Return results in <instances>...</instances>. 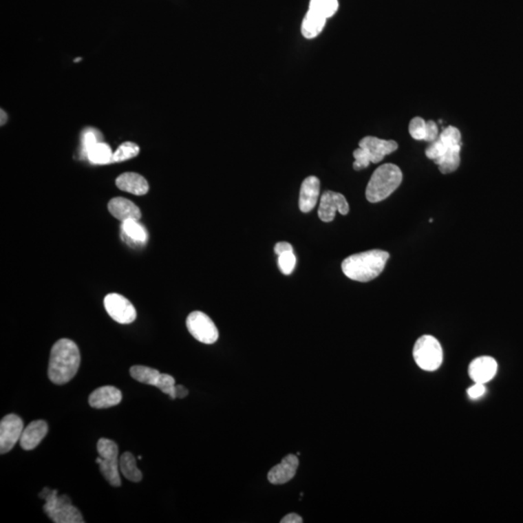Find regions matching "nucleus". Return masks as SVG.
Segmentation results:
<instances>
[{
	"mask_svg": "<svg viewBox=\"0 0 523 523\" xmlns=\"http://www.w3.org/2000/svg\"><path fill=\"white\" fill-rule=\"evenodd\" d=\"M101 142V134L94 128H87L82 136V156L87 158V154L92 151L95 145Z\"/></svg>",
	"mask_w": 523,
	"mask_h": 523,
	"instance_id": "cd10ccee",
	"label": "nucleus"
},
{
	"mask_svg": "<svg viewBox=\"0 0 523 523\" xmlns=\"http://www.w3.org/2000/svg\"><path fill=\"white\" fill-rule=\"evenodd\" d=\"M122 401V394L118 387L104 386L92 392L89 398V405L95 409H106L118 405Z\"/></svg>",
	"mask_w": 523,
	"mask_h": 523,
	"instance_id": "2eb2a0df",
	"label": "nucleus"
},
{
	"mask_svg": "<svg viewBox=\"0 0 523 523\" xmlns=\"http://www.w3.org/2000/svg\"><path fill=\"white\" fill-rule=\"evenodd\" d=\"M409 133L413 139L427 142H434L439 136L438 126L434 120L425 121L420 116H416L410 121Z\"/></svg>",
	"mask_w": 523,
	"mask_h": 523,
	"instance_id": "6ab92c4d",
	"label": "nucleus"
},
{
	"mask_svg": "<svg viewBox=\"0 0 523 523\" xmlns=\"http://www.w3.org/2000/svg\"><path fill=\"white\" fill-rule=\"evenodd\" d=\"M130 374L133 379L136 380L138 382L156 386L157 380H158L161 373L158 370L147 367V366L134 365L130 368Z\"/></svg>",
	"mask_w": 523,
	"mask_h": 523,
	"instance_id": "393cba45",
	"label": "nucleus"
},
{
	"mask_svg": "<svg viewBox=\"0 0 523 523\" xmlns=\"http://www.w3.org/2000/svg\"><path fill=\"white\" fill-rule=\"evenodd\" d=\"M403 175L401 169L394 164H384L373 173L365 196L370 203H378L391 196L403 182Z\"/></svg>",
	"mask_w": 523,
	"mask_h": 523,
	"instance_id": "7ed1b4c3",
	"label": "nucleus"
},
{
	"mask_svg": "<svg viewBox=\"0 0 523 523\" xmlns=\"http://www.w3.org/2000/svg\"><path fill=\"white\" fill-rule=\"evenodd\" d=\"M121 237L130 246H142L147 241V233L138 220H126L121 224Z\"/></svg>",
	"mask_w": 523,
	"mask_h": 523,
	"instance_id": "412c9836",
	"label": "nucleus"
},
{
	"mask_svg": "<svg viewBox=\"0 0 523 523\" xmlns=\"http://www.w3.org/2000/svg\"><path fill=\"white\" fill-rule=\"evenodd\" d=\"M104 306L111 319L120 324H131L136 320V308L131 303L129 299L120 294L107 295L104 299Z\"/></svg>",
	"mask_w": 523,
	"mask_h": 523,
	"instance_id": "9d476101",
	"label": "nucleus"
},
{
	"mask_svg": "<svg viewBox=\"0 0 523 523\" xmlns=\"http://www.w3.org/2000/svg\"><path fill=\"white\" fill-rule=\"evenodd\" d=\"M339 0H310L309 9L319 12L325 18H332L339 10Z\"/></svg>",
	"mask_w": 523,
	"mask_h": 523,
	"instance_id": "a878e982",
	"label": "nucleus"
},
{
	"mask_svg": "<svg viewBox=\"0 0 523 523\" xmlns=\"http://www.w3.org/2000/svg\"><path fill=\"white\" fill-rule=\"evenodd\" d=\"M186 325L192 337L202 343L213 344L220 337L215 323L201 311L190 313L187 317Z\"/></svg>",
	"mask_w": 523,
	"mask_h": 523,
	"instance_id": "1a4fd4ad",
	"label": "nucleus"
},
{
	"mask_svg": "<svg viewBox=\"0 0 523 523\" xmlns=\"http://www.w3.org/2000/svg\"><path fill=\"white\" fill-rule=\"evenodd\" d=\"M82 61V58H78L77 59H75V63H78V61Z\"/></svg>",
	"mask_w": 523,
	"mask_h": 523,
	"instance_id": "c9c22d12",
	"label": "nucleus"
},
{
	"mask_svg": "<svg viewBox=\"0 0 523 523\" xmlns=\"http://www.w3.org/2000/svg\"><path fill=\"white\" fill-rule=\"evenodd\" d=\"M23 422L19 416L10 414L2 418L0 423V453H8L21 439L23 431Z\"/></svg>",
	"mask_w": 523,
	"mask_h": 523,
	"instance_id": "9b49d317",
	"label": "nucleus"
},
{
	"mask_svg": "<svg viewBox=\"0 0 523 523\" xmlns=\"http://www.w3.org/2000/svg\"><path fill=\"white\" fill-rule=\"evenodd\" d=\"M346 215L349 213V204L343 195L334 191H325L321 197L318 215L324 222H332L334 220L335 213Z\"/></svg>",
	"mask_w": 523,
	"mask_h": 523,
	"instance_id": "f8f14e48",
	"label": "nucleus"
},
{
	"mask_svg": "<svg viewBox=\"0 0 523 523\" xmlns=\"http://www.w3.org/2000/svg\"><path fill=\"white\" fill-rule=\"evenodd\" d=\"M398 149V142L392 140H382L372 136L365 137L361 140L359 149L353 152L355 158L353 167L356 171H360L367 168L370 163L381 162L385 156H389Z\"/></svg>",
	"mask_w": 523,
	"mask_h": 523,
	"instance_id": "39448f33",
	"label": "nucleus"
},
{
	"mask_svg": "<svg viewBox=\"0 0 523 523\" xmlns=\"http://www.w3.org/2000/svg\"><path fill=\"white\" fill-rule=\"evenodd\" d=\"M40 498L44 499L45 505L43 510L54 523H84L82 513L73 506L67 495L58 496L56 489L45 487Z\"/></svg>",
	"mask_w": 523,
	"mask_h": 523,
	"instance_id": "20e7f679",
	"label": "nucleus"
},
{
	"mask_svg": "<svg viewBox=\"0 0 523 523\" xmlns=\"http://www.w3.org/2000/svg\"><path fill=\"white\" fill-rule=\"evenodd\" d=\"M138 460H142V456H138Z\"/></svg>",
	"mask_w": 523,
	"mask_h": 523,
	"instance_id": "e433bc0d",
	"label": "nucleus"
},
{
	"mask_svg": "<svg viewBox=\"0 0 523 523\" xmlns=\"http://www.w3.org/2000/svg\"><path fill=\"white\" fill-rule=\"evenodd\" d=\"M116 184L122 191L138 196L147 194L149 189L146 178L136 173H122L116 178Z\"/></svg>",
	"mask_w": 523,
	"mask_h": 523,
	"instance_id": "aec40b11",
	"label": "nucleus"
},
{
	"mask_svg": "<svg viewBox=\"0 0 523 523\" xmlns=\"http://www.w3.org/2000/svg\"><path fill=\"white\" fill-rule=\"evenodd\" d=\"M281 523H301L303 522V518L299 517L297 513H291L289 515H285L284 517L280 520Z\"/></svg>",
	"mask_w": 523,
	"mask_h": 523,
	"instance_id": "473e14b6",
	"label": "nucleus"
},
{
	"mask_svg": "<svg viewBox=\"0 0 523 523\" xmlns=\"http://www.w3.org/2000/svg\"><path fill=\"white\" fill-rule=\"evenodd\" d=\"M467 392L468 396H469L471 398H480L481 396H484V392H486V387H484V384H481V383H475L474 386L470 387L469 389H468Z\"/></svg>",
	"mask_w": 523,
	"mask_h": 523,
	"instance_id": "7c9ffc66",
	"label": "nucleus"
},
{
	"mask_svg": "<svg viewBox=\"0 0 523 523\" xmlns=\"http://www.w3.org/2000/svg\"><path fill=\"white\" fill-rule=\"evenodd\" d=\"M113 156L110 146L103 142H99L92 147V151L87 154V159L90 163L96 165H106L114 163Z\"/></svg>",
	"mask_w": 523,
	"mask_h": 523,
	"instance_id": "b1692460",
	"label": "nucleus"
},
{
	"mask_svg": "<svg viewBox=\"0 0 523 523\" xmlns=\"http://www.w3.org/2000/svg\"><path fill=\"white\" fill-rule=\"evenodd\" d=\"M498 370L497 361L492 356H482L471 361L469 376L475 383L487 384L495 376Z\"/></svg>",
	"mask_w": 523,
	"mask_h": 523,
	"instance_id": "ddd939ff",
	"label": "nucleus"
},
{
	"mask_svg": "<svg viewBox=\"0 0 523 523\" xmlns=\"http://www.w3.org/2000/svg\"><path fill=\"white\" fill-rule=\"evenodd\" d=\"M460 131L453 126H449L442 131L434 142H430L425 149V156L436 162L442 157L456 151H461Z\"/></svg>",
	"mask_w": 523,
	"mask_h": 523,
	"instance_id": "6e6552de",
	"label": "nucleus"
},
{
	"mask_svg": "<svg viewBox=\"0 0 523 523\" xmlns=\"http://www.w3.org/2000/svg\"><path fill=\"white\" fill-rule=\"evenodd\" d=\"M275 252L279 256L283 253H286V252H293V246L288 244V242H278L277 246H275Z\"/></svg>",
	"mask_w": 523,
	"mask_h": 523,
	"instance_id": "2f4dec72",
	"label": "nucleus"
},
{
	"mask_svg": "<svg viewBox=\"0 0 523 523\" xmlns=\"http://www.w3.org/2000/svg\"><path fill=\"white\" fill-rule=\"evenodd\" d=\"M320 194L319 178L311 175L306 178L299 192V206L303 213H309L315 208Z\"/></svg>",
	"mask_w": 523,
	"mask_h": 523,
	"instance_id": "dca6fc26",
	"label": "nucleus"
},
{
	"mask_svg": "<svg viewBox=\"0 0 523 523\" xmlns=\"http://www.w3.org/2000/svg\"><path fill=\"white\" fill-rule=\"evenodd\" d=\"M175 396L178 398H186L189 396V389L182 386V385H178V386H175Z\"/></svg>",
	"mask_w": 523,
	"mask_h": 523,
	"instance_id": "72a5a7b5",
	"label": "nucleus"
},
{
	"mask_svg": "<svg viewBox=\"0 0 523 523\" xmlns=\"http://www.w3.org/2000/svg\"><path fill=\"white\" fill-rule=\"evenodd\" d=\"M161 392L168 394L172 399L177 398L175 396V378L169 374H162L161 373L156 385Z\"/></svg>",
	"mask_w": 523,
	"mask_h": 523,
	"instance_id": "c85d7f7f",
	"label": "nucleus"
},
{
	"mask_svg": "<svg viewBox=\"0 0 523 523\" xmlns=\"http://www.w3.org/2000/svg\"><path fill=\"white\" fill-rule=\"evenodd\" d=\"M413 356L418 367L425 372H435L443 363V349L432 335H423L416 341Z\"/></svg>",
	"mask_w": 523,
	"mask_h": 523,
	"instance_id": "423d86ee",
	"label": "nucleus"
},
{
	"mask_svg": "<svg viewBox=\"0 0 523 523\" xmlns=\"http://www.w3.org/2000/svg\"><path fill=\"white\" fill-rule=\"evenodd\" d=\"M389 258L387 252L379 249L354 254L342 262V272L355 281H372L381 275Z\"/></svg>",
	"mask_w": 523,
	"mask_h": 523,
	"instance_id": "f03ea898",
	"label": "nucleus"
},
{
	"mask_svg": "<svg viewBox=\"0 0 523 523\" xmlns=\"http://www.w3.org/2000/svg\"><path fill=\"white\" fill-rule=\"evenodd\" d=\"M80 365L77 344L70 339H59L52 348L47 375L54 384L64 385L75 377Z\"/></svg>",
	"mask_w": 523,
	"mask_h": 523,
	"instance_id": "f257e3e1",
	"label": "nucleus"
},
{
	"mask_svg": "<svg viewBox=\"0 0 523 523\" xmlns=\"http://www.w3.org/2000/svg\"><path fill=\"white\" fill-rule=\"evenodd\" d=\"M139 152L140 147L135 142H123L114 152L113 161L114 162H123V161L129 160V159L136 157L139 154Z\"/></svg>",
	"mask_w": 523,
	"mask_h": 523,
	"instance_id": "bb28decb",
	"label": "nucleus"
},
{
	"mask_svg": "<svg viewBox=\"0 0 523 523\" xmlns=\"http://www.w3.org/2000/svg\"><path fill=\"white\" fill-rule=\"evenodd\" d=\"M299 465L298 456L288 455L279 465H275L268 473V480L273 484H283L291 481L296 475Z\"/></svg>",
	"mask_w": 523,
	"mask_h": 523,
	"instance_id": "4468645a",
	"label": "nucleus"
},
{
	"mask_svg": "<svg viewBox=\"0 0 523 523\" xmlns=\"http://www.w3.org/2000/svg\"><path fill=\"white\" fill-rule=\"evenodd\" d=\"M97 451L102 458L101 462L99 463L102 475L110 482L111 486L120 487L118 445L113 440L101 438L97 443Z\"/></svg>",
	"mask_w": 523,
	"mask_h": 523,
	"instance_id": "0eeeda50",
	"label": "nucleus"
},
{
	"mask_svg": "<svg viewBox=\"0 0 523 523\" xmlns=\"http://www.w3.org/2000/svg\"><path fill=\"white\" fill-rule=\"evenodd\" d=\"M120 468L121 473L126 479L133 482H139L142 481V474L141 470L137 467V461L135 456L131 453H123L120 456Z\"/></svg>",
	"mask_w": 523,
	"mask_h": 523,
	"instance_id": "5701e85b",
	"label": "nucleus"
},
{
	"mask_svg": "<svg viewBox=\"0 0 523 523\" xmlns=\"http://www.w3.org/2000/svg\"><path fill=\"white\" fill-rule=\"evenodd\" d=\"M49 430V427L45 420H38L30 423L23 429L20 439L21 448L25 451H32L41 443Z\"/></svg>",
	"mask_w": 523,
	"mask_h": 523,
	"instance_id": "f3484780",
	"label": "nucleus"
},
{
	"mask_svg": "<svg viewBox=\"0 0 523 523\" xmlns=\"http://www.w3.org/2000/svg\"><path fill=\"white\" fill-rule=\"evenodd\" d=\"M327 18L319 12L308 9L301 23V34L308 39H313L322 32L325 25Z\"/></svg>",
	"mask_w": 523,
	"mask_h": 523,
	"instance_id": "4be33fe9",
	"label": "nucleus"
},
{
	"mask_svg": "<svg viewBox=\"0 0 523 523\" xmlns=\"http://www.w3.org/2000/svg\"><path fill=\"white\" fill-rule=\"evenodd\" d=\"M296 262V256L294 255L293 252H286L278 256V267L285 275H289L293 273Z\"/></svg>",
	"mask_w": 523,
	"mask_h": 523,
	"instance_id": "c756f323",
	"label": "nucleus"
},
{
	"mask_svg": "<svg viewBox=\"0 0 523 523\" xmlns=\"http://www.w3.org/2000/svg\"><path fill=\"white\" fill-rule=\"evenodd\" d=\"M109 211L114 217L125 222L126 220H139L142 217V213L136 204L130 200L116 197L111 199L108 204Z\"/></svg>",
	"mask_w": 523,
	"mask_h": 523,
	"instance_id": "a211bd4d",
	"label": "nucleus"
},
{
	"mask_svg": "<svg viewBox=\"0 0 523 523\" xmlns=\"http://www.w3.org/2000/svg\"><path fill=\"white\" fill-rule=\"evenodd\" d=\"M7 120V115L6 111H3V110H1V125H3L4 123L6 122Z\"/></svg>",
	"mask_w": 523,
	"mask_h": 523,
	"instance_id": "f704fd0d",
	"label": "nucleus"
}]
</instances>
